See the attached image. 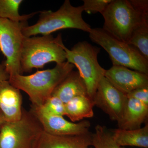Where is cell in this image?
Listing matches in <instances>:
<instances>
[{
    "instance_id": "obj_1",
    "label": "cell",
    "mask_w": 148,
    "mask_h": 148,
    "mask_svg": "<svg viewBox=\"0 0 148 148\" xmlns=\"http://www.w3.org/2000/svg\"><path fill=\"white\" fill-rule=\"evenodd\" d=\"M74 67L66 61L56 64L53 69L38 71L29 75H17L11 77L8 81L14 87L29 95L33 107H41Z\"/></svg>"
},
{
    "instance_id": "obj_2",
    "label": "cell",
    "mask_w": 148,
    "mask_h": 148,
    "mask_svg": "<svg viewBox=\"0 0 148 148\" xmlns=\"http://www.w3.org/2000/svg\"><path fill=\"white\" fill-rule=\"evenodd\" d=\"M61 34L54 38L51 35L24 38L20 66L23 72L34 69H42L50 62L62 64L66 61Z\"/></svg>"
},
{
    "instance_id": "obj_3",
    "label": "cell",
    "mask_w": 148,
    "mask_h": 148,
    "mask_svg": "<svg viewBox=\"0 0 148 148\" xmlns=\"http://www.w3.org/2000/svg\"><path fill=\"white\" fill-rule=\"evenodd\" d=\"M82 5L75 7L69 0H66L56 11L39 12V18L36 24L24 26L22 33L24 36L30 37L37 35H51L61 29H74L89 33L90 25L83 18Z\"/></svg>"
},
{
    "instance_id": "obj_4",
    "label": "cell",
    "mask_w": 148,
    "mask_h": 148,
    "mask_svg": "<svg viewBox=\"0 0 148 148\" xmlns=\"http://www.w3.org/2000/svg\"><path fill=\"white\" fill-rule=\"evenodd\" d=\"M64 49L66 61L77 67L86 86L88 95L93 101L98 84L106 71L98 61L101 49L83 41L78 42L71 49L64 45Z\"/></svg>"
},
{
    "instance_id": "obj_5",
    "label": "cell",
    "mask_w": 148,
    "mask_h": 148,
    "mask_svg": "<svg viewBox=\"0 0 148 148\" xmlns=\"http://www.w3.org/2000/svg\"><path fill=\"white\" fill-rule=\"evenodd\" d=\"M90 39L108 53L113 66H121L148 75V61L135 47L117 39L103 28H92Z\"/></svg>"
},
{
    "instance_id": "obj_6",
    "label": "cell",
    "mask_w": 148,
    "mask_h": 148,
    "mask_svg": "<svg viewBox=\"0 0 148 148\" xmlns=\"http://www.w3.org/2000/svg\"><path fill=\"white\" fill-rule=\"evenodd\" d=\"M101 14L104 20L103 29L127 43L134 30L142 21L148 20V17L139 13L127 0H112Z\"/></svg>"
},
{
    "instance_id": "obj_7",
    "label": "cell",
    "mask_w": 148,
    "mask_h": 148,
    "mask_svg": "<svg viewBox=\"0 0 148 148\" xmlns=\"http://www.w3.org/2000/svg\"><path fill=\"white\" fill-rule=\"evenodd\" d=\"M43 131L32 114L23 111L21 119L5 121L0 127V148H35Z\"/></svg>"
},
{
    "instance_id": "obj_8",
    "label": "cell",
    "mask_w": 148,
    "mask_h": 148,
    "mask_svg": "<svg viewBox=\"0 0 148 148\" xmlns=\"http://www.w3.org/2000/svg\"><path fill=\"white\" fill-rule=\"evenodd\" d=\"M26 22H14L0 18V51L6 58L3 62L10 77L22 75L20 58L25 36L22 29Z\"/></svg>"
},
{
    "instance_id": "obj_9",
    "label": "cell",
    "mask_w": 148,
    "mask_h": 148,
    "mask_svg": "<svg viewBox=\"0 0 148 148\" xmlns=\"http://www.w3.org/2000/svg\"><path fill=\"white\" fill-rule=\"evenodd\" d=\"M32 114L39 122L43 131L51 135L77 136L89 132L90 123L87 120L75 123L68 121L64 116L48 113L40 107H33Z\"/></svg>"
},
{
    "instance_id": "obj_10",
    "label": "cell",
    "mask_w": 148,
    "mask_h": 148,
    "mask_svg": "<svg viewBox=\"0 0 148 148\" xmlns=\"http://www.w3.org/2000/svg\"><path fill=\"white\" fill-rule=\"evenodd\" d=\"M127 99L126 95L104 77L98 84L93 102L95 106L108 115L111 120L118 122L122 115Z\"/></svg>"
},
{
    "instance_id": "obj_11",
    "label": "cell",
    "mask_w": 148,
    "mask_h": 148,
    "mask_svg": "<svg viewBox=\"0 0 148 148\" xmlns=\"http://www.w3.org/2000/svg\"><path fill=\"white\" fill-rule=\"evenodd\" d=\"M104 77L125 95L140 88L148 86V75L121 66L106 70Z\"/></svg>"
},
{
    "instance_id": "obj_12",
    "label": "cell",
    "mask_w": 148,
    "mask_h": 148,
    "mask_svg": "<svg viewBox=\"0 0 148 148\" xmlns=\"http://www.w3.org/2000/svg\"><path fill=\"white\" fill-rule=\"evenodd\" d=\"M20 90L8 80L0 83V111L5 121L19 120L22 116V96Z\"/></svg>"
},
{
    "instance_id": "obj_13",
    "label": "cell",
    "mask_w": 148,
    "mask_h": 148,
    "mask_svg": "<svg viewBox=\"0 0 148 148\" xmlns=\"http://www.w3.org/2000/svg\"><path fill=\"white\" fill-rule=\"evenodd\" d=\"M92 146L90 132L77 136H57L43 131L35 148H87Z\"/></svg>"
},
{
    "instance_id": "obj_14",
    "label": "cell",
    "mask_w": 148,
    "mask_h": 148,
    "mask_svg": "<svg viewBox=\"0 0 148 148\" xmlns=\"http://www.w3.org/2000/svg\"><path fill=\"white\" fill-rule=\"evenodd\" d=\"M148 116V106L140 101L128 98L120 119L117 122L120 129L135 130L141 127Z\"/></svg>"
},
{
    "instance_id": "obj_15",
    "label": "cell",
    "mask_w": 148,
    "mask_h": 148,
    "mask_svg": "<svg viewBox=\"0 0 148 148\" xmlns=\"http://www.w3.org/2000/svg\"><path fill=\"white\" fill-rule=\"evenodd\" d=\"M51 95L66 104L75 97L88 94L86 86L78 71H73L56 88Z\"/></svg>"
},
{
    "instance_id": "obj_16",
    "label": "cell",
    "mask_w": 148,
    "mask_h": 148,
    "mask_svg": "<svg viewBox=\"0 0 148 148\" xmlns=\"http://www.w3.org/2000/svg\"><path fill=\"white\" fill-rule=\"evenodd\" d=\"M113 138L119 147L126 146L148 148V124L135 130L117 128L111 130Z\"/></svg>"
},
{
    "instance_id": "obj_17",
    "label": "cell",
    "mask_w": 148,
    "mask_h": 148,
    "mask_svg": "<svg viewBox=\"0 0 148 148\" xmlns=\"http://www.w3.org/2000/svg\"><path fill=\"white\" fill-rule=\"evenodd\" d=\"M94 102L88 95L77 96L65 104V116L73 123L90 118L94 115Z\"/></svg>"
},
{
    "instance_id": "obj_18",
    "label": "cell",
    "mask_w": 148,
    "mask_h": 148,
    "mask_svg": "<svg viewBox=\"0 0 148 148\" xmlns=\"http://www.w3.org/2000/svg\"><path fill=\"white\" fill-rule=\"evenodd\" d=\"M23 2L22 0H0V18L14 22H26L39 12L20 15L18 10Z\"/></svg>"
},
{
    "instance_id": "obj_19",
    "label": "cell",
    "mask_w": 148,
    "mask_h": 148,
    "mask_svg": "<svg viewBox=\"0 0 148 148\" xmlns=\"http://www.w3.org/2000/svg\"><path fill=\"white\" fill-rule=\"evenodd\" d=\"M128 44L132 45L148 61V20H145L134 30Z\"/></svg>"
},
{
    "instance_id": "obj_20",
    "label": "cell",
    "mask_w": 148,
    "mask_h": 148,
    "mask_svg": "<svg viewBox=\"0 0 148 148\" xmlns=\"http://www.w3.org/2000/svg\"><path fill=\"white\" fill-rule=\"evenodd\" d=\"M92 146L94 148H119L112 137L111 132L104 126L98 125L92 134Z\"/></svg>"
},
{
    "instance_id": "obj_21",
    "label": "cell",
    "mask_w": 148,
    "mask_h": 148,
    "mask_svg": "<svg viewBox=\"0 0 148 148\" xmlns=\"http://www.w3.org/2000/svg\"><path fill=\"white\" fill-rule=\"evenodd\" d=\"M41 108L48 113L53 115L64 116L66 114L65 104L56 96L51 95Z\"/></svg>"
},
{
    "instance_id": "obj_22",
    "label": "cell",
    "mask_w": 148,
    "mask_h": 148,
    "mask_svg": "<svg viewBox=\"0 0 148 148\" xmlns=\"http://www.w3.org/2000/svg\"><path fill=\"white\" fill-rule=\"evenodd\" d=\"M112 0H83L84 11L88 13L102 14Z\"/></svg>"
},
{
    "instance_id": "obj_23",
    "label": "cell",
    "mask_w": 148,
    "mask_h": 148,
    "mask_svg": "<svg viewBox=\"0 0 148 148\" xmlns=\"http://www.w3.org/2000/svg\"><path fill=\"white\" fill-rule=\"evenodd\" d=\"M126 95L127 98L136 99L148 106V86L137 88Z\"/></svg>"
},
{
    "instance_id": "obj_24",
    "label": "cell",
    "mask_w": 148,
    "mask_h": 148,
    "mask_svg": "<svg viewBox=\"0 0 148 148\" xmlns=\"http://www.w3.org/2000/svg\"><path fill=\"white\" fill-rule=\"evenodd\" d=\"M132 6L143 16L148 17L147 0H130Z\"/></svg>"
},
{
    "instance_id": "obj_25",
    "label": "cell",
    "mask_w": 148,
    "mask_h": 148,
    "mask_svg": "<svg viewBox=\"0 0 148 148\" xmlns=\"http://www.w3.org/2000/svg\"><path fill=\"white\" fill-rule=\"evenodd\" d=\"M9 75L6 71L4 64L3 63L0 64V83L5 81L9 80Z\"/></svg>"
},
{
    "instance_id": "obj_26",
    "label": "cell",
    "mask_w": 148,
    "mask_h": 148,
    "mask_svg": "<svg viewBox=\"0 0 148 148\" xmlns=\"http://www.w3.org/2000/svg\"><path fill=\"white\" fill-rule=\"evenodd\" d=\"M5 121L4 118L1 112L0 111V127Z\"/></svg>"
},
{
    "instance_id": "obj_27",
    "label": "cell",
    "mask_w": 148,
    "mask_h": 148,
    "mask_svg": "<svg viewBox=\"0 0 148 148\" xmlns=\"http://www.w3.org/2000/svg\"><path fill=\"white\" fill-rule=\"evenodd\" d=\"M119 148H126L125 147H120Z\"/></svg>"
},
{
    "instance_id": "obj_28",
    "label": "cell",
    "mask_w": 148,
    "mask_h": 148,
    "mask_svg": "<svg viewBox=\"0 0 148 148\" xmlns=\"http://www.w3.org/2000/svg\"><path fill=\"white\" fill-rule=\"evenodd\" d=\"M90 148V147H88V148Z\"/></svg>"
}]
</instances>
